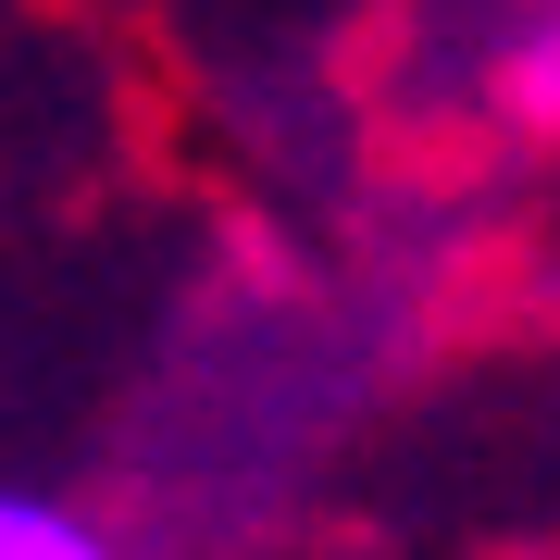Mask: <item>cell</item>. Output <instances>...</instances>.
Segmentation results:
<instances>
[{
	"instance_id": "1",
	"label": "cell",
	"mask_w": 560,
	"mask_h": 560,
	"mask_svg": "<svg viewBox=\"0 0 560 560\" xmlns=\"http://www.w3.org/2000/svg\"><path fill=\"white\" fill-rule=\"evenodd\" d=\"M474 101H486V125H511V138L560 150V0H511V13L486 25Z\"/></svg>"
},
{
	"instance_id": "2",
	"label": "cell",
	"mask_w": 560,
	"mask_h": 560,
	"mask_svg": "<svg viewBox=\"0 0 560 560\" xmlns=\"http://www.w3.org/2000/svg\"><path fill=\"white\" fill-rule=\"evenodd\" d=\"M0 560H138L113 511L62 499V486H0Z\"/></svg>"
}]
</instances>
